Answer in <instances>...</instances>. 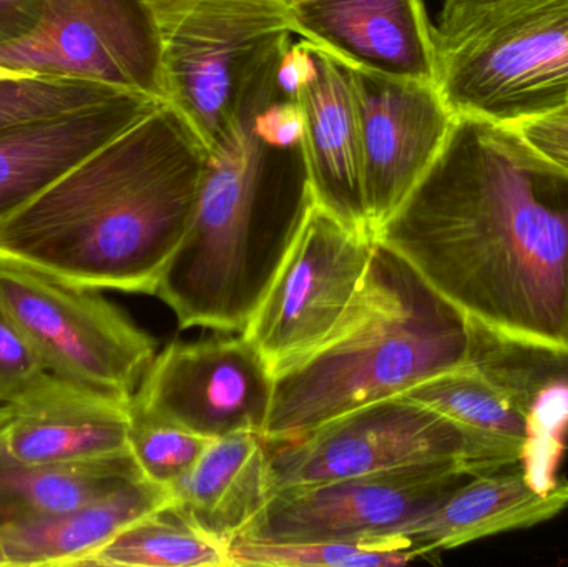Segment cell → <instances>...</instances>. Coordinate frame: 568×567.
I'll return each instance as SVG.
<instances>
[{"label": "cell", "mask_w": 568, "mask_h": 567, "mask_svg": "<svg viewBox=\"0 0 568 567\" xmlns=\"http://www.w3.org/2000/svg\"><path fill=\"white\" fill-rule=\"evenodd\" d=\"M275 75L276 69L256 85L210 150L195 215L156 290L183 330L242 333L303 222L306 185H270V149L255 130L260 110L280 97Z\"/></svg>", "instance_id": "cell-4"}, {"label": "cell", "mask_w": 568, "mask_h": 567, "mask_svg": "<svg viewBox=\"0 0 568 567\" xmlns=\"http://www.w3.org/2000/svg\"><path fill=\"white\" fill-rule=\"evenodd\" d=\"M265 442L272 493L409 466L456 465L464 472L466 458L459 429L404 395L344 413L296 438Z\"/></svg>", "instance_id": "cell-9"}, {"label": "cell", "mask_w": 568, "mask_h": 567, "mask_svg": "<svg viewBox=\"0 0 568 567\" xmlns=\"http://www.w3.org/2000/svg\"><path fill=\"white\" fill-rule=\"evenodd\" d=\"M376 239L473 325L568 352V176L514 126L456 115Z\"/></svg>", "instance_id": "cell-1"}, {"label": "cell", "mask_w": 568, "mask_h": 567, "mask_svg": "<svg viewBox=\"0 0 568 567\" xmlns=\"http://www.w3.org/2000/svg\"><path fill=\"white\" fill-rule=\"evenodd\" d=\"M294 36L344 62L437 83L436 27L423 0H314L291 9Z\"/></svg>", "instance_id": "cell-14"}, {"label": "cell", "mask_w": 568, "mask_h": 567, "mask_svg": "<svg viewBox=\"0 0 568 567\" xmlns=\"http://www.w3.org/2000/svg\"><path fill=\"white\" fill-rule=\"evenodd\" d=\"M317 57L313 43L301 39L290 42L276 65V89L280 99L296 100L301 90L316 77Z\"/></svg>", "instance_id": "cell-31"}, {"label": "cell", "mask_w": 568, "mask_h": 567, "mask_svg": "<svg viewBox=\"0 0 568 567\" xmlns=\"http://www.w3.org/2000/svg\"><path fill=\"white\" fill-rule=\"evenodd\" d=\"M284 2L287 3L290 9H293V7L301 6V3L314 2V0H284Z\"/></svg>", "instance_id": "cell-35"}, {"label": "cell", "mask_w": 568, "mask_h": 567, "mask_svg": "<svg viewBox=\"0 0 568 567\" xmlns=\"http://www.w3.org/2000/svg\"><path fill=\"white\" fill-rule=\"evenodd\" d=\"M316 77L297 95L304 117L303 179L314 202L357 229H371L363 189L359 123L346 63L314 45Z\"/></svg>", "instance_id": "cell-17"}, {"label": "cell", "mask_w": 568, "mask_h": 567, "mask_svg": "<svg viewBox=\"0 0 568 567\" xmlns=\"http://www.w3.org/2000/svg\"><path fill=\"white\" fill-rule=\"evenodd\" d=\"M469 363L537 416L544 395H568V352L499 338L469 323Z\"/></svg>", "instance_id": "cell-24"}, {"label": "cell", "mask_w": 568, "mask_h": 567, "mask_svg": "<svg viewBox=\"0 0 568 567\" xmlns=\"http://www.w3.org/2000/svg\"><path fill=\"white\" fill-rule=\"evenodd\" d=\"M10 423V408L9 405H0V438L6 433L7 426Z\"/></svg>", "instance_id": "cell-34"}, {"label": "cell", "mask_w": 568, "mask_h": 567, "mask_svg": "<svg viewBox=\"0 0 568 567\" xmlns=\"http://www.w3.org/2000/svg\"><path fill=\"white\" fill-rule=\"evenodd\" d=\"M235 567H386L419 558L406 536L367 541L255 543L230 545Z\"/></svg>", "instance_id": "cell-25"}, {"label": "cell", "mask_w": 568, "mask_h": 567, "mask_svg": "<svg viewBox=\"0 0 568 567\" xmlns=\"http://www.w3.org/2000/svg\"><path fill=\"white\" fill-rule=\"evenodd\" d=\"M466 316L377 242L339 328L275 375L265 439L296 438L469 363Z\"/></svg>", "instance_id": "cell-3"}, {"label": "cell", "mask_w": 568, "mask_h": 567, "mask_svg": "<svg viewBox=\"0 0 568 567\" xmlns=\"http://www.w3.org/2000/svg\"><path fill=\"white\" fill-rule=\"evenodd\" d=\"M273 392L268 362L240 333L170 343L146 368L132 406L203 438L265 436Z\"/></svg>", "instance_id": "cell-11"}, {"label": "cell", "mask_w": 568, "mask_h": 567, "mask_svg": "<svg viewBox=\"0 0 568 567\" xmlns=\"http://www.w3.org/2000/svg\"><path fill=\"white\" fill-rule=\"evenodd\" d=\"M162 103L123 92L57 119L0 130V223Z\"/></svg>", "instance_id": "cell-16"}, {"label": "cell", "mask_w": 568, "mask_h": 567, "mask_svg": "<svg viewBox=\"0 0 568 567\" xmlns=\"http://www.w3.org/2000/svg\"><path fill=\"white\" fill-rule=\"evenodd\" d=\"M469 478L456 465H420L276 489L236 541H367L403 536Z\"/></svg>", "instance_id": "cell-10"}, {"label": "cell", "mask_w": 568, "mask_h": 567, "mask_svg": "<svg viewBox=\"0 0 568 567\" xmlns=\"http://www.w3.org/2000/svg\"><path fill=\"white\" fill-rule=\"evenodd\" d=\"M496 2V0H444L443 12H440L439 26L443 23L453 22L479 7L487 6V3Z\"/></svg>", "instance_id": "cell-33"}, {"label": "cell", "mask_w": 568, "mask_h": 567, "mask_svg": "<svg viewBox=\"0 0 568 567\" xmlns=\"http://www.w3.org/2000/svg\"><path fill=\"white\" fill-rule=\"evenodd\" d=\"M170 505L169 489L140 478L80 508L0 526V546L7 566H83L120 529Z\"/></svg>", "instance_id": "cell-21"}, {"label": "cell", "mask_w": 568, "mask_h": 567, "mask_svg": "<svg viewBox=\"0 0 568 567\" xmlns=\"http://www.w3.org/2000/svg\"><path fill=\"white\" fill-rule=\"evenodd\" d=\"M206 162L195 130L162 103L0 223V260L83 288L156 295Z\"/></svg>", "instance_id": "cell-2"}, {"label": "cell", "mask_w": 568, "mask_h": 567, "mask_svg": "<svg viewBox=\"0 0 568 567\" xmlns=\"http://www.w3.org/2000/svg\"><path fill=\"white\" fill-rule=\"evenodd\" d=\"M173 506L206 535L232 545L272 495L265 436L212 439L192 472L172 488Z\"/></svg>", "instance_id": "cell-20"}, {"label": "cell", "mask_w": 568, "mask_h": 567, "mask_svg": "<svg viewBox=\"0 0 568 567\" xmlns=\"http://www.w3.org/2000/svg\"><path fill=\"white\" fill-rule=\"evenodd\" d=\"M344 63L359 123L367 220L376 233L433 165L456 113L437 83Z\"/></svg>", "instance_id": "cell-13"}, {"label": "cell", "mask_w": 568, "mask_h": 567, "mask_svg": "<svg viewBox=\"0 0 568 567\" xmlns=\"http://www.w3.org/2000/svg\"><path fill=\"white\" fill-rule=\"evenodd\" d=\"M0 567H7L6 555H3L2 546H0Z\"/></svg>", "instance_id": "cell-37"}, {"label": "cell", "mask_w": 568, "mask_h": 567, "mask_svg": "<svg viewBox=\"0 0 568 567\" xmlns=\"http://www.w3.org/2000/svg\"><path fill=\"white\" fill-rule=\"evenodd\" d=\"M568 508V479L539 482L529 473L470 476L403 536L417 555L470 545L503 533L542 525Z\"/></svg>", "instance_id": "cell-18"}, {"label": "cell", "mask_w": 568, "mask_h": 567, "mask_svg": "<svg viewBox=\"0 0 568 567\" xmlns=\"http://www.w3.org/2000/svg\"><path fill=\"white\" fill-rule=\"evenodd\" d=\"M47 0H0V47L33 36L45 19Z\"/></svg>", "instance_id": "cell-32"}, {"label": "cell", "mask_w": 568, "mask_h": 567, "mask_svg": "<svg viewBox=\"0 0 568 567\" xmlns=\"http://www.w3.org/2000/svg\"><path fill=\"white\" fill-rule=\"evenodd\" d=\"M376 233L314 202L243 335L273 376L323 345L353 306L376 250Z\"/></svg>", "instance_id": "cell-8"}, {"label": "cell", "mask_w": 568, "mask_h": 567, "mask_svg": "<svg viewBox=\"0 0 568 567\" xmlns=\"http://www.w3.org/2000/svg\"><path fill=\"white\" fill-rule=\"evenodd\" d=\"M49 369L0 306V405L22 398Z\"/></svg>", "instance_id": "cell-28"}, {"label": "cell", "mask_w": 568, "mask_h": 567, "mask_svg": "<svg viewBox=\"0 0 568 567\" xmlns=\"http://www.w3.org/2000/svg\"><path fill=\"white\" fill-rule=\"evenodd\" d=\"M255 130L268 149H300L304 135V117L300 103L297 100L278 97L260 110Z\"/></svg>", "instance_id": "cell-30"}, {"label": "cell", "mask_w": 568, "mask_h": 567, "mask_svg": "<svg viewBox=\"0 0 568 567\" xmlns=\"http://www.w3.org/2000/svg\"><path fill=\"white\" fill-rule=\"evenodd\" d=\"M0 306L60 378L119 398L139 389L156 342L99 290L0 260Z\"/></svg>", "instance_id": "cell-7"}, {"label": "cell", "mask_w": 568, "mask_h": 567, "mask_svg": "<svg viewBox=\"0 0 568 567\" xmlns=\"http://www.w3.org/2000/svg\"><path fill=\"white\" fill-rule=\"evenodd\" d=\"M404 396L459 429L466 442L464 472L469 476L516 466L539 435L537 416L470 363L427 379Z\"/></svg>", "instance_id": "cell-19"}, {"label": "cell", "mask_w": 568, "mask_h": 567, "mask_svg": "<svg viewBox=\"0 0 568 567\" xmlns=\"http://www.w3.org/2000/svg\"><path fill=\"white\" fill-rule=\"evenodd\" d=\"M0 67L163 100L159 43L143 0H47L42 27L0 47Z\"/></svg>", "instance_id": "cell-12"}, {"label": "cell", "mask_w": 568, "mask_h": 567, "mask_svg": "<svg viewBox=\"0 0 568 567\" xmlns=\"http://www.w3.org/2000/svg\"><path fill=\"white\" fill-rule=\"evenodd\" d=\"M12 75H19V73L12 72V70L3 69V67H0V79H3V77H12Z\"/></svg>", "instance_id": "cell-36"}, {"label": "cell", "mask_w": 568, "mask_h": 567, "mask_svg": "<svg viewBox=\"0 0 568 567\" xmlns=\"http://www.w3.org/2000/svg\"><path fill=\"white\" fill-rule=\"evenodd\" d=\"M159 43L163 100L213 150L278 65L293 22L284 0H143Z\"/></svg>", "instance_id": "cell-5"}, {"label": "cell", "mask_w": 568, "mask_h": 567, "mask_svg": "<svg viewBox=\"0 0 568 567\" xmlns=\"http://www.w3.org/2000/svg\"><path fill=\"white\" fill-rule=\"evenodd\" d=\"M83 566L235 567L230 546L196 528L173 505L120 529Z\"/></svg>", "instance_id": "cell-23"}, {"label": "cell", "mask_w": 568, "mask_h": 567, "mask_svg": "<svg viewBox=\"0 0 568 567\" xmlns=\"http://www.w3.org/2000/svg\"><path fill=\"white\" fill-rule=\"evenodd\" d=\"M140 478L132 455L30 465L9 456L0 438V526L80 508Z\"/></svg>", "instance_id": "cell-22"}, {"label": "cell", "mask_w": 568, "mask_h": 567, "mask_svg": "<svg viewBox=\"0 0 568 567\" xmlns=\"http://www.w3.org/2000/svg\"><path fill=\"white\" fill-rule=\"evenodd\" d=\"M456 115L517 125L568 103V0H496L436 27Z\"/></svg>", "instance_id": "cell-6"}, {"label": "cell", "mask_w": 568, "mask_h": 567, "mask_svg": "<svg viewBox=\"0 0 568 567\" xmlns=\"http://www.w3.org/2000/svg\"><path fill=\"white\" fill-rule=\"evenodd\" d=\"M9 408L2 445L17 462L59 465L130 455V399L47 372Z\"/></svg>", "instance_id": "cell-15"}, {"label": "cell", "mask_w": 568, "mask_h": 567, "mask_svg": "<svg viewBox=\"0 0 568 567\" xmlns=\"http://www.w3.org/2000/svg\"><path fill=\"white\" fill-rule=\"evenodd\" d=\"M212 439L165 419L130 409L129 449L143 478L172 492L199 462Z\"/></svg>", "instance_id": "cell-27"}, {"label": "cell", "mask_w": 568, "mask_h": 567, "mask_svg": "<svg viewBox=\"0 0 568 567\" xmlns=\"http://www.w3.org/2000/svg\"><path fill=\"white\" fill-rule=\"evenodd\" d=\"M132 90L63 77L19 75L0 79V130L57 119L112 100Z\"/></svg>", "instance_id": "cell-26"}, {"label": "cell", "mask_w": 568, "mask_h": 567, "mask_svg": "<svg viewBox=\"0 0 568 567\" xmlns=\"http://www.w3.org/2000/svg\"><path fill=\"white\" fill-rule=\"evenodd\" d=\"M542 156L568 176V103L536 119L510 125Z\"/></svg>", "instance_id": "cell-29"}]
</instances>
